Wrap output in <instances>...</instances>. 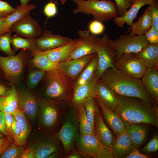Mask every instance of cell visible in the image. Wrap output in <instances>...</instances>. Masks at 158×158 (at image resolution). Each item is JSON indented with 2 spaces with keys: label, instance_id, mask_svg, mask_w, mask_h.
<instances>
[{
  "label": "cell",
  "instance_id": "cell-1",
  "mask_svg": "<svg viewBox=\"0 0 158 158\" xmlns=\"http://www.w3.org/2000/svg\"><path fill=\"white\" fill-rule=\"evenodd\" d=\"M117 95L118 106L116 113L123 122L158 127L157 104L137 97Z\"/></svg>",
  "mask_w": 158,
  "mask_h": 158
},
{
  "label": "cell",
  "instance_id": "cell-2",
  "mask_svg": "<svg viewBox=\"0 0 158 158\" xmlns=\"http://www.w3.org/2000/svg\"><path fill=\"white\" fill-rule=\"evenodd\" d=\"M99 79L117 94L137 97L150 102L156 103L146 92L141 79L128 76L116 68L107 69Z\"/></svg>",
  "mask_w": 158,
  "mask_h": 158
},
{
  "label": "cell",
  "instance_id": "cell-3",
  "mask_svg": "<svg viewBox=\"0 0 158 158\" xmlns=\"http://www.w3.org/2000/svg\"><path fill=\"white\" fill-rule=\"evenodd\" d=\"M45 76V93L48 99L70 103L73 94L74 80L58 69L47 72Z\"/></svg>",
  "mask_w": 158,
  "mask_h": 158
},
{
  "label": "cell",
  "instance_id": "cell-4",
  "mask_svg": "<svg viewBox=\"0 0 158 158\" xmlns=\"http://www.w3.org/2000/svg\"><path fill=\"white\" fill-rule=\"evenodd\" d=\"M76 7L74 14L91 15L101 22H106L118 16L116 3L107 0H72Z\"/></svg>",
  "mask_w": 158,
  "mask_h": 158
},
{
  "label": "cell",
  "instance_id": "cell-5",
  "mask_svg": "<svg viewBox=\"0 0 158 158\" xmlns=\"http://www.w3.org/2000/svg\"><path fill=\"white\" fill-rule=\"evenodd\" d=\"M70 104L65 101L48 99L43 100L41 103L40 120L41 125L50 131L57 133Z\"/></svg>",
  "mask_w": 158,
  "mask_h": 158
},
{
  "label": "cell",
  "instance_id": "cell-6",
  "mask_svg": "<svg viewBox=\"0 0 158 158\" xmlns=\"http://www.w3.org/2000/svg\"><path fill=\"white\" fill-rule=\"evenodd\" d=\"M79 134L77 110L69 106L64 114L61 127L56 133L63 145L64 156L68 154L73 147Z\"/></svg>",
  "mask_w": 158,
  "mask_h": 158
},
{
  "label": "cell",
  "instance_id": "cell-7",
  "mask_svg": "<svg viewBox=\"0 0 158 158\" xmlns=\"http://www.w3.org/2000/svg\"><path fill=\"white\" fill-rule=\"evenodd\" d=\"M74 147L83 158H114L111 150L102 144L95 134H79Z\"/></svg>",
  "mask_w": 158,
  "mask_h": 158
},
{
  "label": "cell",
  "instance_id": "cell-8",
  "mask_svg": "<svg viewBox=\"0 0 158 158\" xmlns=\"http://www.w3.org/2000/svg\"><path fill=\"white\" fill-rule=\"evenodd\" d=\"M44 138L25 150L20 158H47L53 153L64 150L63 145L57 136Z\"/></svg>",
  "mask_w": 158,
  "mask_h": 158
},
{
  "label": "cell",
  "instance_id": "cell-9",
  "mask_svg": "<svg viewBox=\"0 0 158 158\" xmlns=\"http://www.w3.org/2000/svg\"><path fill=\"white\" fill-rule=\"evenodd\" d=\"M148 43L144 35L122 34L114 40H109L110 45L116 53L117 59L124 54L138 52Z\"/></svg>",
  "mask_w": 158,
  "mask_h": 158
},
{
  "label": "cell",
  "instance_id": "cell-10",
  "mask_svg": "<svg viewBox=\"0 0 158 158\" xmlns=\"http://www.w3.org/2000/svg\"><path fill=\"white\" fill-rule=\"evenodd\" d=\"M98 48L96 52L98 61V68L96 73L99 78L102 74L107 69L115 68V64L117 55L116 51L111 46L110 38L106 33L102 37H96Z\"/></svg>",
  "mask_w": 158,
  "mask_h": 158
},
{
  "label": "cell",
  "instance_id": "cell-11",
  "mask_svg": "<svg viewBox=\"0 0 158 158\" xmlns=\"http://www.w3.org/2000/svg\"><path fill=\"white\" fill-rule=\"evenodd\" d=\"M115 68L130 77L141 79L146 68L133 53L123 54L115 62Z\"/></svg>",
  "mask_w": 158,
  "mask_h": 158
},
{
  "label": "cell",
  "instance_id": "cell-12",
  "mask_svg": "<svg viewBox=\"0 0 158 158\" xmlns=\"http://www.w3.org/2000/svg\"><path fill=\"white\" fill-rule=\"evenodd\" d=\"M26 52L20 51L16 55L3 56L0 55V68L8 78L16 79L21 74Z\"/></svg>",
  "mask_w": 158,
  "mask_h": 158
},
{
  "label": "cell",
  "instance_id": "cell-13",
  "mask_svg": "<svg viewBox=\"0 0 158 158\" xmlns=\"http://www.w3.org/2000/svg\"><path fill=\"white\" fill-rule=\"evenodd\" d=\"M10 30L18 35L27 38L35 39L41 33V29L38 22L30 15L14 23Z\"/></svg>",
  "mask_w": 158,
  "mask_h": 158
},
{
  "label": "cell",
  "instance_id": "cell-14",
  "mask_svg": "<svg viewBox=\"0 0 158 158\" xmlns=\"http://www.w3.org/2000/svg\"><path fill=\"white\" fill-rule=\"evenodd\" d=\"M78 35L82 40L81 44L72 53L65 62L83 56L96 53L98 46L96 37L89 31L79 30Z\"/></svg>",
  "mask_w": 158,
  "mask_h": 158
},
{
  "label": "cell",
  "instance_id": "cell-15",
  "mask_svg": "<svg viewBox=\"0 0 158 158\" xmlns=\"http://www.w3.org/2000/svg\"><path fill=\"white\" fill-rule=\"evenodd\" d=\"M98 78L95 75L86 83L75 88L70 106L76 108L87 99L98 96L97 83Z\"/></svg>",
  "mask_w": 158,
  "mask_h": 158
},
{
  "label": "cell",
  "instance_id": "cell-16",
  "mask_svg": "<svg viewBox=\"0 0 158 158\" xmlns=\"http://www.w3.org/2000/svg\"><path fill=\"white\" fill-rule=\"evenodd\" d=\"M73 40L68 37L53 34L50 30H46L41 36L35 38L37 50L44 51L67 44Z\"/></svg>",
  "mask_w": 158,
  "mask_h": 158
},
{
  "label": "cell",
  "instance_id": "cell-17",
  "mask_svg": "<svg viewBox=\"0 0 158 158\" xmlns=\"http://www.w3.org/2000/svg\"><path fill=\"white\" fill-rule=\"evenodd\" d=\"M94 127L95 134L101 143L111 150L116 138L105 124L99 107L95 115Z\"/></svg>",
  "mask_w": 158,
  "mask_h": 158
},
{
  "label": "cell",
  "instance_id": "cell-18",
  "mask_svg": "<svg viewBox=\"0 0 158 158\" xmlns=\"http://www.w3.org/2000/svg\"><path fill=\"white\" fill-rule=\"evenodd\" d=\"M82 42L80 38H75L71 42L54 49L42 51L51 61L59 63L66 61L74 50Z\"/></svg>",
  "mask_w": 158,
  "mask_h": 158
},
{
  "label": "cell",
  "instance_id": "cell-19",
  "mask_svg": "<svg viewBox=\"0 0 158 158\" xmlns=\"http://www.w3.org/2000/svg\"><path fill=\"white\" fill-rule=\"evenodd\" d=\"M95 99L101 111L102 116L116 137L125 131L126 127L124 122L118 114L106 107L102 103L98 95Z\"/></svg>",
  "mask_w": 158,
  "mask_h": 158
},
{
  "label": "cell",
  "instance_id": "cell-20",
  "mask_svg": "<svg viewBox=\"0 0 158 158\" xmlns=\"http://www.w3.org/2000/svg\"><path fill=\"white\" fill-rule=\"evenodd\" d=\"M97 54L96 53L59 63L58 69L64 71L74 81L82 71Z\"/></svg>",
  "mask_w": 158,
  "mask_h": 158
},
{
  "label": "cell",
  "instance_id": "cell-21",
  "mask_svg": "<svg viewBox=\"0 0 158 158\" xmlns=\"http://www.w3.org/2000/svg\"><path fill=\"white\" fill-rule=\"evenodd\" d=\"M156 0H135L131 4L130 8L121 17L116 16L114 18V23L117 26L123 28L126 23L131 27L133 20L136 18L140 9L144 5L153 4Z\"/></svg>",
  "mask_w": 158,
  "mask_h": 158
},
{
  "label": "cell",
  "instance_id": "cell-22",
  "mask_svg": "<svg viewBox=\"0 0 158 158\" xmlns=\"http://www.w3.org/2000/svg\"><path fill=\"white\" fill-rule=\"evenodd\" d=\"M141 79L145 89L149 96L158 104V68H146Z\"/></svg>",
  "mask_w": 158,
  "mask_h": 158
},
{
  "label": "cell",
  "instance_id": "cell-23",
  "mask_svg": "<svg viewBox=\"0 0 158 158\" xmlns=\"http://www.w3.org/2000/svg\"><path fill=\"white\" fill-rule=\"evenodd\" d=\"M38 107L36 98L31 94L27 92L18 94V108L22 110L31 121L36 118Z\"/></svg>",
  "mask_w": 158,
  "mask_h": 158
},
{
  "label": "cell",
  "instance_id": "cell-24",
  "mask_svg": "<svg viewBox=\"0 0 158 158\" xmlns=\"http://www.w3.org/2000/svg\"><path fill=\"white\" fill-rule=\"evenodd\" d=\"M133 145L126 130L116 137L111 148L114 158H126L134 148Z\"/></svg>",
  "mask_w": 158,
  "mask_h": 158
},
{
  "label": "cell",
  "instance_id": "cell-25",
  "mask_svg": "<svg viewBox=\"0 0 158 158\" xmlns=\"http://www.w3.org/2000/svg\"><path fill=\"white\" fill-rule=\"evenodd\" d=\"M146 68L158 67V43H148L138 52L133 53Z\"/></svg>",
  "mask_w": 158,
  "mask_h": 158
},
{
  "label": "cell",
  "instance_id": "cell-26",
  "mask_svg": "<svg viewBox=\"0 0 158 158\" xmlns=\"http://www.w3.org/2000/svg\"><path fill=\"white\" fill-rule=\"evenodd\" d=\"M97 86L98 96L102 103L107 108L116 113L118 106L117 94L99 78L97 80Z\"/></svg>",
  "mask_w": 158,
  "mask_h": 158
},
{
  "label": "cell",
  "instance_id": "cell-27",
  "mask_svg": "<svg viewBox=\"0 0 158 158\" xmlns=\"http://www.w3.org/2000/svg\"><path fill=\"white\" fill-rule=\"evenodd\" d=\"M126 130L132 142L134 148L140 147L146 140L147 136V128L142 125L124 122Z\"/></svg>",
  "mask_w": 158,
  "mask_h": 158
},
{
  "label": "cell",
  "instance_id": "cell-28",
  "mask_svg": "<svg viewBox=\"0 0 158 158\" xmlns=\"http://www.w3.org/2000/svg\"><path fill=\"white\" fill-rule=\"evenodd\" d=\"M150 8L149 6L135 22L133 23L127 32L135 35H143L152 27Z\"/></svg>",
  "mask_w": 158,
  "mask_h": 158
},
{
  "label": "cell",
  "instance_id": "cell-29",
  "mask_svg": "<svg viewBox=\"0 0 158 158\" xmlns=\"http://www.w3.org/2000/svg\"><path fill=\"white\" fill-rule=\"evenodd\" d=\"M11 114L19 122L20 126V135L14 143L18 145L24 146L30 132L28 121L24 112L18 108Z\"/></svg>",
  "mask_w": 158,
  "mask_h": 158
},
{
  "label": "cell",
  "instance_id": "cell-30",
  "mask_svg": "<svg viewBox=\"0 0 158 158\" xmlns=\"http://www.w3.org/2000/svg\"><path fill=\"white\" fill-rule=\"evenodd\" d=\"M98 68V58L96 54L74 81V89L86 83L96 75Z\"/></svg>",
  "mask_w": 158,
  "mask_h": 158
},
{
  "label": "cell",
  "instance_id": "cell-31",
  "mask_svg": "<svg viewBox=\"0 0 158 158\" xmlns=\"http://www.w3.org/2000/svg\"><path fill=\"white\" fill-rule=\"evenodd\" d=\"M31 54L33 57L31 62L34 67L46 72L58 69L59 63L51 61L41 51L37 50L32 52Z\"/></svg>",
  "mask_w": 158,
  "mask_h": 158
},
{
  "label": "cell",
  "instance_id": "cell-32",
  "mask_svg": "<svg viewBox=\"0 0 158 158\" xmlns=\"http://www.w3.org/2000/svg\"><path fill=\"white\" fill-rule=\"evenodd\" d=\"M16 8L15 11L5 18V22L10 28L16 22L25 16L30 15V11L35 8L36 6L32 4L17 6Z\"/></svg>",
  "mask_w": 158,
  "mask_h": 158
},
{
  "label": "cell",
  "instance_id": "cell-33",
  "mask_svg": "<svg viewBox=\"0 0 158 158\" xmlns=\"http://www.w3.org/2000/svg\"><path fill=\"white\" fill-rule=\"evenodd\" d=\"M11 43L14 50L19 49L28 50L32 52L37 50L35 43V39L23 38L17 35L11 36Z\"/></svg>",
  "mask_w": 158,
  "mask_h": 158
},
{
  "label": "cell",
  "instance_id": "cell-34",
  "mask_svg": "<svg viewBox=\"0 0 158 158\" xmlns=\"http://www.w3.org/2000/svg\"><path fill=\"white\" fill-rule=\"evenodd\" d=\"M78 112L80 133L82 134H95V130L92 124L87 119L85 110L83 104L76 108Z\"/></svg>",
  "mask_w": 158,
  "mask_h": 158
},
{
  "label": "cell",
  "instance_id": "cell-35",
  "mask_svg": "<svg viewBox=\"0 0 158 158\" xmlns=\"http://www.w3.org/2000/svg\"><path fill=\"white\" fill-rule=\"evenodd\" d=\"M11 87L9 94L3 102V111L5 113L11 114L18 108V93L13 85Z\"/></svg>",
  "mask_w": 158,
  "mask_h": 158
},
{
  "label": "cell",
  "instance_id": "cell-36",
  "mask_svg": "<svg viewBox=\"0 0 158 158\" xmlns=\"http://www.w3.org/2000/svg\"><path fill=\"white\" fill-rule=\"evenodd\" d=\"M83 104L85 110L87 117L95 129V115L96 111L99 107L95 99L94 98H90L87 99Z\"/></svg>",
  "mask_w": 158,
  "mask_h": 158
},
{
  "label": "cell",
  "instance_id": "cell-37",
  "mask_svg": "<svg viewBox=\"0 0 158 158\" xmlns=\"http://www.w3.org/2000/svg\"><path fill=\"white\" fill-rule=\"evenodd\" d=\"M12 32L11 30L0 35V51L8 55H13L14 51L11 46Z\"/></svg>",
  "mask_w": 158,
  "mask_h": 158
},
{
  "label": "cell",
  "instance_id": "cell-38",
  "mask_svg": "<svg viewBox=\"0 0 158 158\" xmlns=\"http://www.w3.org/2000/svg\"><path fill=\"white\" fill-rule=\"evenodd\" d=\"M25 150L24 146L18 145L15 143L10 144L0 158H20Z\"/></svg>",
  "mask_w": 158,
  "mask_h": 158
},
{
  "label": "cell",
  "instance_id": "cell-39",
  "mask_svg": "<svg viewBox=\"0 0 158 158\" xmlns=\"http://www.w3.org/2000/svg\"><path fill=\"white\" fill-rule=\"evenodd\" d=\"M46 72L39 69L31 72L28 78L29 86L31 88L35 87L45 76Z\"/></svg>",
  "mask_w": 158,
  "mask_h": 158
},
{
  "label": "cell",
  "instance_id": "cell-40",
  "mask_svg": "<svg viewBox=\"0 0 158 158\" xmlns=\"http://www.w3.org/2000/svg\"><path fill=\"white\" fill-rule=\"evenodd\" d=\"M16 9L8 2L0 0V18H6Z\"/></svg>",
  "mask_w": 158,
  "mask_h": 158
},
{
  "label": "cell",
  "instance_id": "cell-41",
  "mask_svg": "<svg viewBox=\"0 0 158 158\" xmlns=\"http://www.w3.org/2000/svg\"><path fill=\"white\" fill-rule=\"evenodd\" d=\"M158 150V136L154 134L152 138L146 145L141 149L145 153H150L157 151Z\"/></svg>",
  "mask_w": 158,
  "mask_h": 158
},
{
  "label": "cell",
  "instance_id": "cell-42",
  "mask_svg": "<svg viewBox=\"0 0 158 158\" xmlns=\"http://www.w3.org/2000/svg\"><path fill=\"white\" fill-rule=\"evenodd\" d=\"M150 8L152 27L158 31V1L156 0L152 4L149 5Z\"/></svg>",
  "mask_w": 158,
  "mask_h": 158
},
{
  "label": "cell",
  "instance_id": "cell-43",
  "mask_svg": "<svg viewBox=\"0 0 158 158\" xmlns=\"http://www.w3.org/2000/svg\"><path fill=\"white\" fill-rule=\"evenodd\" d=\"M117 10L118 16L121 17L130 8L131 4L128 0H114Z\"/></svg>",
  "mask_w": 158,
  "mask_h": 158
},
{
  "label": "cell",
  "instance_id": "cell-44",
  "mask_svg": "<svg viewBox=\"0 0 158 158\" xmlns=\"http://www.w3.org/2000/svg\"><path fill=\"white\" fill-rule=\"evenodd\" d=\"M89 29L91 33L94 35H99L103 32L104 27L102 22L95 20L90 23Z\"/></svg>",
  "mask_w": 158,
  "mask_h": 158
},
{
  "label": "cell",
  "instance_id": "cell-45",
  "mask_svg": "<svg viewBox=\"0 0 158 158\" xmlns=\"http://www.w3.org/2000/svg\"><path fill=\"white\" fill-rule=\"evenodd\" d=\"M148 43H158V31L153 27L144 34Z\"/></svg>",
  "mask_w": 158,
  "mask_h": 158
},
{
  "label": "cell",
  "instance_id": "cell-46",
  "mask_svg": "<svg viewBox=\"0 0 158 158\" xmlns=\"http://www.w3.org/2000/svg\"><path fill=\"white\" fill-rule=\"evenodd\" d=\"M44 12L49 18L55 15L57 13V10L55 4L52 2L47 3L44 7Z\"/></svg>",
  "mask_w": 158,
  "mask_h": 158
},
{
  "label": "cell",
  "instance_id": "cell-47",
  "mask_svg": "<svg viewBox=\"0 0 158 158\" xmlns=\"http://www.w3.org/2000/svg\"><path fill=\"white\" fill-rule=\"evenodd\" d=\"M0 132L8 137L11 140V138L7 130L4 113L3 110H0Z\"/></svg>",
  "mask_w": 158,
  "mask_h": 158
},
{
  "label": "cell",
  "instance_id": "cell-48",
  "mask_svg": "<svg viewBox=\"0 0 158 158\" xmlns=\"http://www.w3.org/2000/svg\"><path fill=\"white\" fill-rule=\"evenodd\" d=\"M4 113L5 118L6 128L8 133L11 138H13V134L11 126L13 121V116L12 114Z\"/></svg>",
  "mask_w": 158,
  "mask_h": 158
},
{
  "label": "cell",
  "instance_id": "cell-49",
  "mask_svg": "<svg viewBox=\"0 0 158 158\" xmlns=\"http://www.w3.org/2000/svg\"><path fill=\"white\" fill-rule=\"evenodd\" d=\"M13 116V121L11 128L14 141L18 138L20 133V126L19 122Z\"/></svg>",
  "mask_w": 158,
  "mask_h": 158
},
{
  "label": "cell",
  "instance_id": "cell-50",
  "mask_svg": "<svg viewBox=\"0 0 158 158\" xmlns=\"http://www.w3.org/2000/svg\"><path fill=\"white\" fill-rule=\"evenodd\" d=\"M11 140L7 136L0 139V156L10 145Z\"/></svg>",
  "mask_w": 158,
  "mask_h": 158
},
{
  "label": "cell",
  "instance_id": "cell-51",
  "mask_svg": "<svg viewBox=\"0 0 158 158\" xmlns=\"http://www.w3.org/2000/svg\"><path fill=\"white\" fill-rule=\"evenodd\" d=\"M150 157L140 153L138 148H134L131 152L126 158H149Z\"/></svg>",
  "mask_w": 158,
  "mask_h": 158
},
{
  "label": "cell",
  "instance_id": "cell-52",
  "mask_svg": "<svg viewBox=\"0 0 158 158\" xmlns=\"http://www.w3.org/2000/svg\"><path fill=\"white\" fill-rule=\"evenodd\" d=\"M83 158L81 153L74 147L71 150L68 154L65 155L64 158Z\"/></svg>",
  "mask_w": 158,
  "mask_h": 158
},
{
  "label": "cell",
  "instance_id": "cell-53",
  "mask_svg": "<svg viewBox=\"0 0 158 158\" xmlns=\"http://www.w3.org/2000/svg\"><path fill=\"white\" fill-rule=\"evenodd\" d=\"M5 18H0V35L11 30L5 22Z\"/></svg>",
  "mask_w": 158,
  "mask_h": 158
},
{
  "label": "cell",
  "instance_id": "cell-54",
  "mask_svg": "<svg viewBox=\"0 0 158 158\" xmlns=\"http://www.w3.org/2000/svg\"><path fill=\"white\" fill-rule=\"evenodd\" d=\"M9 89L3 84H0V97L7 96L11 91Z\"/></svg>",
  "mask_w": 158,
  "mask_h": 158
},
{
  "label": "cell",
  "instance_id": "cell-55",
  "mask_svg": "<svg viewBox=\"0 0 158 158\" xmlns=\"http://www.w3.org/2000/svg\"><path fill=\"white\" fill-rule=\"evenodd\" d=\"M6 96L0 97V110H3V104Z\"/></svg>",
  "mask_w": 158,
  "mask_h": 158
},
{
  "label": "cell",
  "instance_id": "cell-56",
  "mask_svg": "<svg viewBox=\"0 0 158 158\" xmlns=\"http://www.w3.org/2000/svg\"><path fill=\"white\" fill-rule=\"evenodd\" d=\"M20 3V5L25 6L28 5V4L31 0H19Z\"/></svg>",
  "mask_w": 158,
  "mask_h": 158
},
{
  "label": "cell",
  "instance_id": "cell-57",
  "mask_svg": "<svg viewBox=\"0 0 158 158\" xmlns=\"http://www.w3.org/2000/svg\"><path fill=\"white\" fill-rule=\"evenodd\" d=\"M6 136L4 134L0 132V139Z\"/></svg>",
  "mask_w": 158,
  "mask_h": 158
},
{
  "label": "cell",
  "instance_id": "cell-58",
  "mask_svg": "<svg viewBox=\"0 0 158 158\" xmlns=\"http://www.w3.org/2000/svg\"><path fill=\"white\" fill-rule=\"evenodd\" d=\"M67 0H60V1L62 5H64Z\"/></svg>",
  "mask_w": 158,
  "mask_h": 158
},
{
  "label": "cell",
  "instance_id": "cell-59",
  "mask_svg": "<svg viewBox=\"0 0 158 158\" xmlns=\"http://www.w3.org/2000/svg\"><path fill=\"white\" fill-rule=\"evenodd\" d=\"M129 2L131 4H132L133 2L135 0H128Z\"/></svg>",
  "mask_w": 158,
  "mask_h": 158
},
{
  "label": "cell",
  "instance_id": "cell-60",
  "mask_svg": "<svg viewBox=\"0 0 158 158\" xmlns=\"http://www.w3.org/2000/svg\"><path fill=\"white\" fill-rule=\"evenodd\" d=\"M1 69H0V73H1Z\"/></svg>",
  "mask_w": 158,
  "mask_h": 158
},
{
  "label": "cell",
  "instance_id": "cell-61",
  "mask_svg": "<svg viewBox=\"0 0 158 158\" xmlns=\"http://www.w3.org/2000/svg\"><path fill=\"white\" fill-rule=\"evenodd\" d=\"M107 0L111 1V0Z\"/></svg>",
  "mask_w": 158,
  "mask_h": 158
}]
</instances>
